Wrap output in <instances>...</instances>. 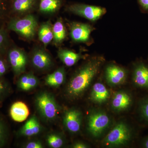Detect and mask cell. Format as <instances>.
Listing matches in <instances>:
<instances>
[{"label":"cell","instance_id":"cell-14","mask_svg":"<svg viewBox=\"0 0 148 148\" xmlns=\"http://www.w3.org/2000/svg\"><path fill=\"white\" fill-rule=\"evenodd\" d=\"M110 96V92L106 86L102 83L97 82L92 86L90 98L93 103L101 105L107 102Z\"/></svg>","mask_w":148,"mask_h":148},{"label":"cell","instance_id":"cell-5","mask_svg":"<svg viewBox=\"0 0 148 148\" xmlns=\"http://www.w3.org/2000/svg\"><path fill=\"white\" fill-rule=\"evenodd\" d=\"M38 23L32 14L22 18H12L8 23V30L13 31L27 39H32L36 32Z\"/></svg>","mask_w":148,"mask_h":148},{"label":"cell","instance_id":"cell-31","mask_svg":"<svg viewBox=\"0 0 148 148\" xmlns=\"http://www.w3.org/2000/svg\"><path fill=\"white\" fill-rule=\"evenodd\" d=\"M26 148H42L43 145L39 141H32L26 143L24 146Z\"/></svg>","mask_w":148,"mask_h":148},{"label":"cell","instance_id":"cell-24","mask_svg":"<svg viewBox=\"0 0 148 148\" xmlns=\"http://www.w3.org/2000/svg\"><path fill=\"white\" fill-rule=\"evenodd\" d=\"M9 137L7 124L2 115L0 114V148L5 145Z\"/></svg>","mask_w":148,"mask_h":148},{"label":"cell","instance_id":"cell-22","mask_svg":"<svg viewBox=\"0 0 148 148\" xmlns=\"http://www.w3.org/2000/svg\"><path fill=\"white\" fill-rule=\"evenodd\" d=\"M61 4V0H40V11L43 13H53L59 9Z\"/></svg>","mask_w":148,"mask_h":148},{"label":"cell","instance_id":"cell-16","mask_svg":"<svg viewBox=\"0 0 148 148\" xmlns=\"http://www.w3.org/2000/svg\"><path fill=\"white\" fill-rule=\"evenodd\" d=\"M42 127L36 116H32L21 127L18 134L25 137H32L39 134Z\"/></svg>","mask_w":148,"mask_h":148},{"label":"cell","instance_id":"cell-8","mask_svg":"<svg viewBox=\"0 0 148 148\" xmlns=\"http://www.w3.org/2000/svg\"><path fill=\"white\" fill-rule=\"evenodd\" d=\"M82 117V113L78 109L71 108L66 110L63 115L64 127L71 133H77L81 127Z\"/></svg>","mask_w":148,"mask_h":148},{"label":"cell","instance_id":"cell-3","mask_svg":"<svg viewBox=\"0 0 148 148\" xmlns=\"http://www.w3.org/2000/svg\"><path fill=\"white\" fill-rule=\"evenodd\" d=\"M36 108L46 121L52 122L58 117L60 108L54 96L47 91L37 94L35 100Z\"/></svg>","mask_w":148,"mask_h":148},{"label":"cell","instance_id":"cell-29","mask_svg":"<svg viewBox=\"0 0 148 148\" xmlns=\"http://www.w3.org/2000/svg\"><path fill=\"white\" fill-rule=\"evenodd\" d=\"M9 0H0V28L4 26L9 11Z\"/></svg>","mask_w":148,"mask_h":148},{"label":"cell","instance_id":"cell-25","mask_svg":"<svg viewBox=\"0 0 148 148\" xmlns=\"http://www.w3.org/2000/svg\"><path fill=\"white\" fill-rule=\"evenodd\" d=\"M138 111L140 118L148 125V95L140 100Z\"/></svg>","mask_w":148,"mask_h":148},{"label":"cell","instance_id":"cell-13","mask_svg":"<svg viewBox=\"0 0 148 148\" xmlns=\"http://www.w3.org/2000/svg\"><path fill=\"white\" fill-rule=\"evenodd\" d=\"M92 31V28L88 24L74 22L71 26V37L77 42H85L89 39Z\"/></svg>","mask_w":148,"mask_h":148},{"label":"cell","instance_id":"cell-9","mask_svg":"<svg viewBox=\"0 0 148 148\" xmlns=\"http://www.w3.org/2000/svg\"><path fill=\"white\" fill-rule=\"evenodd\" d=\"M105 76L108 84L111 86H118L126 81L127 73L123 68L114 64H110L106 67Z\"/></svg>","mask_w":148,"mask_h":148},{"label":"cell","instance_id":"cell-32","mask_svg":"<svg viewBox=\"0 0 148 148\" xmlns=\"http://www.w3.org/2000/svg\"><path fill=\"white\" fill-rule=\"evenodd\" d=\"M73 148H88L89 147V146L86 143L78 141L74 143L71 146Z\"/></svg>","mask_w":148,"mask_h":148},{"label":"cell","instance_id":"cell-18","mask_svg":"<svg viewBox=\"0 0 148 148\" xmlns=\"http://www.w3.org/2000/svg\"><path fill=\"white\" fill-rule=\"evenodd\" d=\"M66 79V72L63 67L59 68L52 73L47 75L45 78V84L51 87L57 88L64 83Z\"/></svg>","mask_w":148,"mask_h":148},{"label":"cell","instance_id":"cell-23","mask_svg":"<svg viewBox=\"0 0 148 148\" xmlns=\"http://www.w3.org/2000/svg\"><path fill=\"white\" fill-rule=\"evenodd\" d=\"M53 40L56 43L62 42L66 37V31L64 24L61 20L55 22L52 27Z\"/></svg>","mask_w":148,"mask_h":148},{"label":"cell","instance_id":"cell-17","mask_svg":"<svg viewBox=\"0 0 148 148\" xmlns=\"http://www.w3.org/2000/svg\"><path fill=\"white\" fill-rule=\"evenodd\" d=\"M38 84L39 80L37 77L32 73H29L19 78L17 85L20 90L28 91L34 89Z\"/></svg>","mask_w":148,"mask_h":148},{"label":"cell","instance_id":"cell-26","mask_svg":"<svg viewBox=\"0 0 148 148\" xmlns=\"http://www.w3.org/2000/svg\"><path fill=\"white\" fill-rule=\"evenodd\" d=\"M46 141L48 146L52 148H61L64 144L63 137L56 133H51L47 135Z\"/></svg>","mask_w":148,"mask_h":148},{"label":"cell","instance_id":"cell-34","mask_svg":"<svg viewBox=\"0 0 148 148\" xmlns=\"http://www.w3.org/2000/svg\"><path fill=\"white\" fill-rule=\"evenodd\" d=\"M141 147L143 148H148V136L142 140Z\"/></svg>","mask_w":148,"mask_h":148},{"label":"cell","instance_id":"cell-15","mask_svg":"<svg viewBox=\"0 0 148 148\" xmlns=\"http://www.w3.org/2000/svg\"><path fill=\"white\" fill-rule=\"evenodd\" d=\"M10 114L12 119L14 121L21 122L26 120L29 116V108L25 103L17 101L11 106Z\"/></svg>","mask_w":148,"mask_h":148},{"label":"cell","instance_id":"cell-1","mask_svg":"<svg viewBox=\"0 0 148 148\" xmlns=\"http://www.w3.org/2000/svg\"><path fill=\"white\" fill-rule=\"evenodd\" d=\"M104 61L102 57L92 58L73 75L66 89L67 97L72 100L81 97L90 86Z\"/></svg>","mask_w":148,"mask_h":148},{"label":"cell","instance_id":"cell-6","mask_svg":"<svg viewBox=\"0 0 148 148\" xmlns=\"http://www.w3.org/2000/svg\"><path fill=\"white\" fill-rule=\"evenodd\" d=\"M8 60L9 64L16 76L24 73L27 64L26 53L20 49L13 47L8 50Z\"/></svg>","mask_w":148,"mask_h":148},{"label":"cell","instance_id":"cell-10","mask_svg":"<svg viewBox=\"0 0 148 148\" xmlns=\"http://www.w3.org/2000/svg\"><path fill=\"white\" fill-rule=\"evenodd\" d=\"M133 103V97L130 93L124 90L115 92L111 101L112 110L116 112H123L129 108Z\"/></svg>","mask_w":148,"mask_h":148},{"label":"cell","instance_id":"cell-21","mask_svg":"<svg viewBox=\"0 0 148 148\" xmlns=\"http://www.w3.org/2000/svg\"><path fill=\"white\" fill-rule=\"evenodd\" d=\"M36 0H12V11L16 13L25 12L31 10L34 5Z\"/></svg>","mask_w":148,"mask_h":148},{"label":"cell","instance_id":"cell-12","mask_svg":"<svg viewBox=\"0 0 148 148\" xmlns=\"http://www.w3.org/2000/svg\"><path fill=\"white\" fill-rule=\"evenodd\" d=\"M32 62L36 69L41 71L47 70L53 65V61L50 55L41 48L34 51L32 53Z\"/></svg>","mask_w":148,"mask_h":148},{"label":"cell","instance_id":"cell-11","mask_svg":"<svg viewBox=\"0 0 148 148\" xmlns=\"http://www.w3.org/2000/svg\"><path fill=\"white\" fill-rule=\"evenodd\" d=\"M132 82L138 88L148 89V66L147 64L142 61L134 64Z\"/></svg>","mask_w":148,"mask_h":148},{"label":"cell","instance_id":"cell-30","mask_svg":"<svg viewBox=\"0 0 148 148\" xmlns=\"http://www.w3.org/2000/svg\"><path fill=\"white\" fill-rule=\"evenodd\" d=\"M5 59L0 57V77H2L8 71L9 66Z\"/></svg>","mask_w":148,"mask_h":148},{"label":"cell","instance_id":"cell-20","mask_svg":"<svg viewBox=\"0 0 148 148\" xmlns=\"http://www.w3.org/2000/svg\"><path fill=\"white\" fill-rule=\"evenodd\" d=\"M39 38L46 46L53 38L52 27L49 21L45 22L41 25L38 30Z\"/></svg>","mask_w":148,"mask_h":148},{"label":"cell","instance_id":"cell-2","mask_svg":"<svg viewBox=\"0 0 148 148\" xmlns=\"http://www.w3.org/2000/svg\"><path fill=\"white\" fill-rule=\"evenodd\" d=\"M132 138L133 132L130 126L124 121H119L114 125L102 143L106 147H119L126 145Z\"/></svg>","mask_w":148,"mask_h":148},{"label":"cell","instance_id":"cell-33","mask_svg":"<svg viewBox=\"0 0 148 148\" xmlns=\"http://www.w3.org/2000/svg\"><path fill=\"white\" fill-rule=\"evenodd\" d=\"M139 4L145 10L148 11V0H138Z\"/></svg>","mask_w":148,"mask_h":148},{"label":"cell","instance_id":"cell-28","mask_svg":"<svg viewBox=\"0 0 148 148\" xmlns=\"http://www.w3.org/2000/svg\"><path fill=\"white\" fill-rule=\"evenodd\" d=\"M11 90L10 84L2 78V77H0V104L8 97Z\"/></svg>","mask_w":148,"mask_h":148},{"label":"cell","instance_id":"cell-7","mask_svg":"<svg viewBox=\"0 0 148 148\" xmlns=\"http://www.w3.org/2000/svg\"><path fill=\"white\" fill-rule=\"evenodd\" d=\"M68 9L73 13L91 21L97 20L106 12V10L100 7L83 4H74L69 6Z\"/></svg>","mask_w":148,"mask_h":148},{"label":"cell","instance_id":"cell-19","mask_svg":"<svg viewBox=\"0 0 148 148\" xmlns=\"http://www.w3.org/2000/svg\"><path fill=\"white\" fill-rule=\"evenodd\" d=\"M58 58L66 66L71 67L83 58L80 53H75L66 49H60L58 52Z\"/></svg>","mask_w":148,"mask_h":148},{"label":"cell","instance_id":"cell-27","mask_svg":"<svg viewBox=\"0 0 148 148\" xmlns=\"http://www.w3.org/2000/svg\"><path fill=\"white\" fill-rule=\"evenodd\" d=\"M4 25L0 28V57L9 49V37Z\"/></svg>","mask_w":148,"mask_h":148},{"label":"cell","instance_id":"cell-4","mask_svg":"<svg viewBox=\"0 0 148 148\" xmlns=\"http://www.w3.org/2000/svg\"><path fill=\"white\" fill-rule=\"evenodd\" d=\"M111 123L110 118L105 111L92 109L87 116L88 131L94 138H99L110 127Z\"/></svg>","mask_w":148,"mask_h":148}]
</instances>
